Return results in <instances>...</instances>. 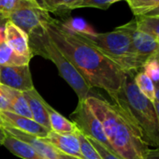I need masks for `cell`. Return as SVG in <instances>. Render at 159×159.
Returning a JSON list of instances; mask_svg holds the SVG:
<instances>
[{
	"label": "cell",
	"mask_w": 159,
	"mask_h": 159,
	"mask_svg": "<svg viewBox=\"0 0 159 159\" xmlns=\"http://www.w3.org/2000/svg\"><path fill=\"white\" fill-rule=\"evenodd\" d=\"M45 28L52 42L91 88L102 89L110 98L120 91L126 74L115 63L89 41L67 29L60 21L52 19Z\"/></svg>",
	"instance_id": "1"
},
{
	"label": "cell",
	"mask_w": 159,
	"mask_h": 159,
	"mask_svg": "<svg viewBox=\"0 0 159 159\" xmlns=\"http://www.w3.org/2000/svg\"><path fill=\"white\" fill-rule=\"evenodd\" d=\"M88 106L103 125L114 152L124 159H143L149 147L140 131L128 116L113 102L103 98L88 96Z\"/></svg>",
	"instance_id": "2"
},
{
	"label": "cell",
	"mask_w": 159,
	"mask_h": 159,
	"mask_svg": "<svg viewBox=\"0 0 159 159\" xmlns=\"http://www.w3.org/2000/svg\"><path fill=\"white\" fill-rule=\"evenodd\" d=\"M137 125L148 147H159V118L152 102L148 100L134 83V75L126 74L120 91L111 97Z\"/></svg>",
	"instance_id": "3"
},
{
	"label": "cell",
	"mask_w": 159,
	"mask_h": 159,
	"mask_svg": "<svg viewBox=\"0 0 159 159\" xmlns=\"http://www.w3.org/2000/svg\"><path fill=\"white\" fill-rule=\"evenodd\" d=\"M28 38L32 56L40 55L51 60L56 66L60 76L76 93L79 101L85 100L92 88L87 84L83 76L80 74L72 63L52 42L46 31V28L43 27L33 32Z\"/></svg>",
	"instance_id": "4"
},
{
	"label": "cell",
	"mask_w": 159,
	"mask_h": 159,
	"mask_svg": "<svg viewBox=\"0 0 159 159\" xmlns=\"http://www.w3.org/2000/svg\"><path fill=\"white\" fill-rule=\"evenodd\" d=\"M78 35L98 49L125 74L135 75L141 69L143 62L136 54L129 36L118 27L114 31L107 33L94 32Z\"/></svg>",
	"instance_id": "5"
},
{
	"label": "cell",
	"mask_w": 159,
	"mask_h": 159,
	"mask_svg": "<svg viewBox=\"0 0 159 159\" xmlns=\"http://www.w3.org/2000/svg\"><path fill=\"white\" fill-rule=\"evenodd\" d=\"M70 119L76 127L86 138L93 139L108 150L114 152L105 134L102 124L94 114L85 100L78 102L76 109L70 115Z\"/></svg>",
	"instance_id": "6"
},
{
	"label": "cell",
	"mask_w": 159,
	"mask_h": 159,
	"mask_svg": "<svg viewBox=\"0 0 159 159\" xmlns=\"http://www.w3.org/2000/svg\"><path fill=\"white\" fill-rule=\"evenodd\" d=\"M53 18L50 13L36 6L20 9L8 16V21L22 29L28 37L35 31L43 28Z\"/></svg>",
	"instance_id": "7"
},
{
	"label": "cell",
	"mask_w": 159,
	"mask_h": 159,
	"mask_svg": "<svg viewBox=\"0 0 159 159\" xmlns=\"http://www.w3.org/2000/svg\"><path fill=\"white\" fill-rule=\"evenodd\" d=\"M118 28L129 36L136 54L143 63L159 50V43H157L148 34L138 28L136 19L124 25L118 26Z\"/></svg>",
	"instance_id": "8"
},
{
	"label": "cell",
	"mask_w": 159,
	"mask_h": 159,
	"mask_svg": "<svg viewBox=\"0 0 159 159\" xmlns=\"http://www.w3.org/2000/svg\"><path fill=\"white\" fill-rule=\"evenodd\" d=\"M0 84L20 92L34 88L29 65L0 66Z\"/></svg>",
	"instance_id": "9"
},
{
	"label": "cell",
	"mask_w": 159,
	"mask_h": 159,
	"mask_svg": "<svg viewBox=\"0 0 159 159\" xmlns=\"http://www.w3.org/2000/svg\"><path fill=\"white\" fill-rule=\"evenodd\" d=\"M77 130L74 133H57L51 130L49 134L41 139L53 147L60 153L84 159Z\"/></svg>",
	"instance_id": "10"
},
{
	"label": "cell",
	"mask_w": 159,
	"mask_h": 159,
	"mask_svg": "<svg viewBox=\"0 0 159 159\" xmlns=\"http://www.w3.org/2000/svg\"><path fill=\"white\" fill-rule=\"evenodd\" d=\"M0 115H1V118L4 122V125H6L11 126L20 131L34 135L40 139L45 138L51 131L50 129L35 122L33 119L26 118L11 111H0Z\"/></svg>",
	"instance_id": "11"
},
{
	"label": "cell",
	"mask_w": 159,
	"mask_h": 159,
	"mask_svg": "<svg viewBox=\"0 0 159 159\" xmlns=\"http://www.w3.org/2000/svg\"><path fill=\"white\" fill-rule=\"evenodd\" d=\"M6 44L17 54L32 58L28 36L18 26L8 21L4 27Z\"/></svg>",
	"instance_id": "12"
},
{
	"label": "cell",
	"mask_w": 159,
	"mask_h": 159,
	"mask_svg": "<svg viewBox=\"0 0 159 159\" xmlns=\"http://www.w3.org/2000/svg\"><path fill=\"white\" fill-rule=\"evenodd\" d=\"M3 128L5 129L7 134H10V135L13 136L14 138L30 145L35 151H37L45 159H59L58 152L53 147H52L48 143L44 142L41 139L38 138L34 135L25 133L23 131H20L16 128H13V127L6 125L3 126Z\"/></svg>",
	"instance_id": "13"
},
{
	"label": "cell",
	"mask_w": 159,
	"mask_h": 159,
	"mask_svg": "<svg viewBox=\"0 0 159 159\" xmlns=\"http://www.w3.org/2000/svg\"><path fill=\"white\" fill-rule=\"evenodd\" d=\"M26 100L29 104V108L32 112L33 120L40 125L51 130L50 118H49V108L50 105L42 98L39 92L34 87L33 89L24 92Z\"/></svg>",
	"instance_id": "14"
},
{
	"label": "cell",
	"mask_w": 159,
	"mask_h": 159,
	"mask_svg": "<svg viewBox=\"0 0 159 159\" xmlns=\"http://www.w3.org/2000/svg\"><path fill=\"white\" fill-rule=\"evenodd\" d=\"M3 145L14 155L22 159H45L30 145L14 138L10 134H7Z\"/></svg>",
	"instance_id": "15"
},
{
	"label": "cell",
	"mask_w": 159,
	"mask_h": 159,
	"mask_svg": "<svg viewBox=\"0 0 159 159\" xmlns=\"http://www.w3.org/2000/svg\"><path fill=\"white\" fill-rule=\"evenodd\" d=\"M7 96L10 102V111L15 114L33 119L29 104L24 92H20L7 86Z\"/></svg>",
	"instance_id": "16"
},
{
	"label": "cell",
	"mask_w": 159,
	"mask_h": 159,
	"mask_svg": "<svg viewBox=\"0 0 159 159\" xmlns=\"http://www.w3.org/2000/svg\"><path fill=\"white\" fill-rule=\"evenodd\" d=\"M37 6L48 13L65 14L74 10L79 0H34Z\"/></svg>",
	"instance_id": "17"
},
{
	"label": "cell",
	"mask_w": 159,
	"mask_h": 159,
	"mask_svg": "<svg viewBox=\"0 0 159 159\" xmlns=\"http://www.w3.org/2000/svg\"><path fill=\"white\" fill-rule=\"evenodd\" d=\"M31 58L19 55L6 42L0 43V66H16L29 65Z\"/></svg>",
	"instance_id": "18"
},
{
	"label": "cell",
	"mask_w": 159,
	"mask_h": 159,
	"mask_svg": "<svg viewBox=\"0 0 159 159\" xmlns=\"http://www.w3.org/2000/svg\"><path fill=\"white\" fill-rule=\"evenodd\" d=\"M49 118L52 131L57 133H74L78 129L70 120L64 117L51 106L49 108Z\"/></svg>",
	"instance_id": "19"
},
{
	"label": "cell",
	"mask_w": 159,
	"mask_h": 159,
	"mask_svg": "<svg viewBox=\"0 0 159 159\" xmlns=\"http://www.w3.org/2000/svg\"><path fill=\"white\" fill-rule=\"evenodd\" d=\"M134 83L139 91L151 102L155 101V88L152 80L142 71H138L134 75Z\"/></svg>",
	"instance_id": "20"
},
{
	"label": "cell",
	"mask_w": 159,
	"mask_h": 159,
	"mask_svg": "<svg viewBox=\"0 0 159 159\" xmlns=\"http://www.w3.org/2000/svg\"><path fill=\"white\" fill-rule=\"evenodd\" d=\"M137 25L139 30L148 34L157 43H159V18L137 16Z\"/></svg>",
	"instance_id": "21"
},
{
	"label": "cell",
	"mask_w": 159,
	"mask_h": 159,
	"mask_svg": "<svg viewBox=\"0 0 159 159\" xmlns=\"http://www.w3.org/2000/svg\"><path fill=\"white\" fill-rule=\"evenodd\" d=\"M135 16H143L145 13L159 6V0H125Z\"/></svg>",
	"instance_id": "22"
},
{
	"label": "cell",
	"mask_w": 159,
	"mask_h": 159,
	"mask_svg": "<svg viewBox=\"0 0 159 159\" xmlns=\"http://www.w3.org/2000/svg\"><path fill=\"white\" fill-rule=\"evenodd\" d=\"M34 0H0V12L7 18L12 12L29 6H36Z\"/></svg>",
	"instance_id": "23"
},
{
	"label": "cell",
	"mask_w": 159,
	"mask_h": 159,
	"mask_svg": "<svg viewBox=\"0 0 159 159\" xmlns=\"http://www.w3.org/2000/svg\"><path fill=\"white\" fill-rule=\"evenodd\" d=\"M77 135L80 140V146H81V152L84 159H102L100 154L96 151L88 139L79 129L77 130Z\"/></svg>",
	"instance_id": "24"
},
{
	"label": "cell",
	"mask_w": 159,
	"mask_h": 159,
	"mask_svg": "<svg viewBox=\"0 0 159 159\" xmlns=\"http://www.w3.org/2000/svg\"><path fill=\"white\" fill-rule=\"evenodd\" d=\"M63 25L67 29L77 34H92L95 32L83 19H80V18L69 19L64 22Z\"/></svg>",
	"instance_id": "25"
},
{
	"label": "cell",
	"mask_w": 159,
	"mask_h": 159,
	"mask_svg": "<svg viewBox=\"0 0 159 159\" xmlns=\"http://www.w3.org/2000/svg\"><path fill=\"white\" fill-rule=\"evenodd\" d=\"M141 71L144 72L153 83L159 81V62L154 57L152 56L143 63Z\"/></svg>",
	"instance_id": "26"
},
{
	"label": "cell",
	"mask_w": 159,
	"mask_h": 159,
	"mask_svg": "<svg viewBox=\"0 0 159 159\" xmlns=\"http://www.w3.org/2000/svg\"><path fill=\"white\" fill-rule=\"evenodd\" d=\"M122 1V0H79L75 5V9L79 8H97L100 10L109 9L113 3Z\"/></svg>",
	"instance_id": "27"
},
{
	"label": "cell",
	"mask_w": 159,
	"mask_h": 159,
	"mask_svg": "<svg viewBox=\"0 0 159 159\" xmlns=\"http://www.w3.org/2000/svg\"><path fill=\"white\" fill-rule=\"evenodd\" d=\"M87 139L90 141V143L93 145V147L96 149V151L100 154L102 159H124L120 155H118L116 152H111V151L108 150L107 148H105L103 145H101L97 140H95L93 139H90V138H87Z\"/></svg>",
	"instance_id": "28"
},
{
	"label": "cell",
	"mask_w": 159,
	"mask_h": 159,
	"mask_svg": "<svg viewBox=\"0 0 159 159\" xmlns=\"http://www.w3.org/2000/svg\"><path fill=\"white\" fill-rule=\"evenodd\" d=\"M0 111H10V102L7 97V86L0 84Z\"/></svg>",
	"instance_id": "29"
},
{
	"label": "cell",
	"mask_w": 159,
	"mask_h": 159,
	"mask_svg": "<svg viewBox=\"0 0 159 159\" xmlns=\"http://www.w3.org/2000/svg\"><path fill=\"white\" fill-rule=\"evenodd\" d=\"M143 159H159V147L148 149Z\"/></svg>",
	"instance_id": "30"
},
{
	"label": "cell",
	"mask_w": 159,
	"mask_h": 159,
	"mask_svg": "<svg viewBox=\"0 0 159 159\" xmlns=\"http://www.w3.org/2000/svg\"><path fill=\"white\" fill-rule=\"evenodd\" d=\"M143 16H145V17H156V18H159V6L156 7L155 9L150 11L149 12L145 13Z\"/></svg>",
	"instance_id": "31"
},
{
	"label": "cell",
	"mask_w": 159,
	"mask_h": 159,
	"mask_svg": "<svg viewBox=\"0 0 159 159\" xmlns=\"http://www.w3.org/2000/svg\"><path fill=\"white\" fill-rule=\"evenodd\" d=\"M7 22H8V18L3 13L0 12V29L5 27V25L7 24Z\"/></svg>",
	"instance_id": "32"
},
{
	"label": "cell",
	"mask_w": 159,
	"mask_h": 159,
	"mask_svg": "<svg viewBox=\"0 0 159 159\" xmlns=\"http://www.w3.org/2000/svg\"><path fill=\"white\" fill-rule=\"evenodd\" d=\"M6 136H7V134H6L5 129L2 126H0V145H3Z\"/></svg>",
	"instance_id": "33"
},
{
	"label": "cell",
	"mask_w": 159,
	"mask_h": 159,
	"mask_svg": "<svg viewBox=\"0 0 159 159\" xmlns=\"http://www.w3.org/2000/svg\"><path fill=\"white\" fill-rule=\"evenodd\" d=\"M154 84V88H155V102L159 103V81Z\"/></svg>",
	"instance_id": "34"
},
{
	"label": "cell",
	"mask_w": 159,
	"mask_h": 159,
	"mask_svg": "<svg viewBox=\"0 0 159 159\" xmlns=\"http://www.w3.org/2000/svg\"><path fill=\"white\" fill-rule=\"evenodd\" d=\"M58 158L59 159H80V158L73 157V156L66 155V154H63V153H60V152H58Z\"/></svg>",
	"instance_id": "35"
},
{
	"label": "cell",
	"mask_w": 159,
	"mask_h": 159,
	"mask_svg": "<svg viewBox=\"0 0 159 159\" xmlns=\"http://www.w3.org/2000/svg\"><path fill=\"white\" fill-rule=\"evenodd\" d=\"M153 105H154V108L156 110V112H157V115H158V118H159V103L158 102H153Z\"/></svg>",
	"instance_id": "36"
},
{
	"label": "cell",
	"mask_w": 159,
	"mask_h": 159,
	"mask_svg": "<svg viewBox=\"0 0 159 159\" xmlns=\"http://www.w3.org/2000/svg\"><path fill=\"white\" fill-rule=\"evenodd\" d=\"M152 57H154V58H155V59H156V60L159 62V50H158V51H157V52H156L153 54V55H152Z\"/></svg>",
	"instance_id": "37"
},
{
	"label": "cell",
	"mask_w": 159,
	"mask_h": 159,
	"mask_svg": "<svg viewBox=\"0 0 159 159\" xmlns=\"http://www.w3.org/2000/svg\"><path fill=\"white\" fill-rule=\"evenodd\" d=\"M0 126H4V122H3V120H2V118H1V115H0Z\"/></svg>",
	"instance_id": "38"
}]
</instances>
